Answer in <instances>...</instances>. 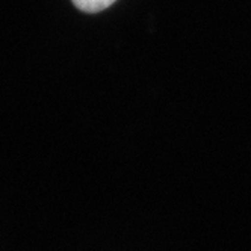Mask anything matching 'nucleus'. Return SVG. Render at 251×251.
<instances>
[{"label":"nucleus","mask_w":251,"mask_h":251,"mask_svg":"<svg viewBox=\"0 0 251 251\" xmlns=\"http://www.w3.org/2000/svg\"><path fill=\"white\" fill-rule=\"evenodd\" d=\"M117 0H73V3L83 12H100L106 8H109Z\"/></svg>","instance_id":"f257e3e1"}]
</instances>
